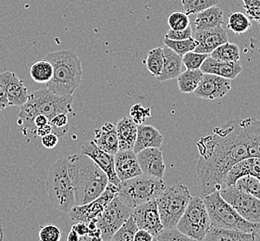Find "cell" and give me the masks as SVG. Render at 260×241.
<instances>
[{"instance_id": "60d3db41", "label": "cell", "mask_w": 260, "mask_h": 241, "mask_svg": "<svg viewBox=\"0 0 260 241\" xmlns=\"http://www.w3.org/2000/svg\"><path fill=\"white\" fill-rule=\"evenodd\" d=\"M50 126H52V133L58 137L63 136L69 129V119L67 114H57L49 120Z\"/></svg>"}, {"instance_id": "816d5d0a", "label": "cell", "mask_w": 260, "mask_h": 241, "mask_svg": "<svg viewBox=\"0 0 260 241\" xmlns=\"http://www.w3.org/2000/svg\"><path fill=\"white\" fill-rule=\"evenodd\" d=\"M50 133H52V126H50V124H47L46 126H41V127H37V132H36L37 136H40V137Z\"/></svg>"}, {"instance_id": "4fadbf2b", "label": "cell", "mask_w": 260, "mask_h": 241, "mask_svg": "<svg viewBox=\"0 0 260 241\" xmlns=\"http://www.w3.org/2000/svg\"><path fill=\"white\" fill-rule=\"evenodd\" d=\"M133 216L137 227L149 232L154 237L164 230L156 199L136 207L133 210Z\"/></svg>"}, {"instance_id": "8fae6325", "label": "cell", "mask_w": 260, "mask_h": 241, "mask_svg": "<svg viewBox=\"0 0 260 241\" xmlns=\"http://www.w3.org/2000/svg\"><path fill=\"white\" fill-rule=\"evenodd\" d=\"M221 198L233 206L244 219L260 224V199L235 188L234 185L219 190Z\"/></svg>"}, {"instance_id": "9c48e42d", "label": "cell", "mask_w": 260, "mask_h": 241, "mask_svg": "<svg viewBox=\"0 0 260 241\" xmlns=\"http://www.w3.org/2000/svg\"><path fill=\"white\" fill-rule=\"evenodd\" d=\"M28 100L35 106L38 114L46 116L49 120L57 114L73 112V96H58L47 88L31 93Z\"/></svg>"}, {"instance_id": "6da1fadb", "label": "cell", "mask_w": 260, "mask_h": 241, "mask_svg": "<svg viewBox=\"0 0 260 241\" xmlns=\"http://www.w3.org/2000/svg\"><path fill=\"white\" fill-rule=\"evenodd\" d=\"M197 147L199 159L196 170L203 197L225 189L230 170L248 158L245 129L241 120H231L214 128L212 134L198 140Z\"/></svg>"}, {"instance_id": "f6af8a7d", "label": "cell", "mask_w": 260, "mask_h": 241, "mask_svg": "<svg viewBox=\"0 0 260 241\" xmlns=\"http://www.w3.org/2000/svg\"><path fill=\"white\" fill-rule=\"evenodd\" d=\"M249 19L260 22V0H242Z\"/></svg>"}, {"instance_id": "f1b7e54d", "label": "cell", "mask_w": 260, "mask_h": 241, "mask_svg": "<svg viewBox=\"0 0 260 241\" xmlns=\"http://www.w3.org/2000/svg\"><path fill=\"white\" fill-rule=\"evenodd\" d=\"M20 112L18 114V125L21 126V131L25 136H37V126H35V119L38 115L35 106L30 100L20 107Z\"/></svg>"}, {"instance_id": "ab89813d", "label": "cell", "mask_w": 260, "mask_h": 241, "mask_svg": "<svg viewBox=\"0 0 260 241\" xmlns=\"http://www.w3.org/2000/svg\"><path fill=\"white\" fill-rule=\"evenodd\" d=\"M208 54L190 51L182 56V64L186 70H198L202 66L205 59L208 58Z\"/></svg>"}, {"instance_id": "b9f144b4", "label": "cell", "mask_w": 260, "mask_h": 241, "mask_svg": "<svg viewBox=\"0 0 260 241\" xmlns=\"http://www.w3.org/2000/svg\"><path fill=\"white\" fill-rule=\"evenodd\" d=\"M130 117L137 126L144 125L146 119L151 117V109L143 107L140 103H136L131 107Z\"/></svg>"}, {"instance_id": "ac0fdd59", "label": "cell", "mask_w": 260, "mask_h": 241, "mask_svg": "<svg viewBox=\"0 0 260 241\" xmlns=\"http://www.w3.org/2000/svg\"><path fill=\"white\" fill-rule=\"evenodd\" d=\"M194 39L198 41V47L193 51L210 55L215 48L228 42V35L222 25L204 31H196Z\"/></svg>"}, {"instance_id": "7dc6e473", "label": "cell", "mask_w": 260, "mask_h": 241, "mask_svg": "<svg viewBox=\"0 0 260 241\" xmlns=\"http://www.w3.org/2000/svg\"><path fill=\"white\" fill-rule=\"evenodd\" d=\"M41 138L43 146L47 148H53L56 147L58 143V136L53 133L42 136Z\"/></svg>"}, {"instance_id": "7402d4cb", "label": "cell", "mask_w": 260, "mask_h": 241, "mask_svg": "<svg viewBox=\"0 0 260 241\" xmlns=\"http://www.w3.org/2000/svg\"><path fill=\"white\" fill-rule=\"evenodd\" d=\"M244 175H252L256 178H260L259 158H245L239 163H236L227 174L225 186H233L237 179Z\"/></svg>"}, {"instance_id": "d6a6232c", "label": "cell", "mask_w": 260, "mask_h": 241, "mask_svg": "<svg viewBox=\"0 0 260 241\" xmlns=\"http://www.w3.org/2000/svg\"><path fill=\"white\" fill-rule=\"evenodd\" d=\"M251 26H252V23L248 16L243 12L235 11V12H232L228 16L227 27L235 35L245 34L249 30Z\"/></svg>"}, {"instance_id": "681fc988", "label": "cell", "mask_w": 260, "mask_h": 241, "mask_svg": "<svg viewBox=\"0 0 260 241\" xmlns=\"http://www.w3.org/2000/svg\"><path fill=\"white\" fill-rule=\"evenodd\" d=\"M72 229L76 231L81 236H86L88 235L89 228L87 224L83 222H77L72 226Z\"/></svg>"}, {"instance_id": "44dd1931", "label": "cell", "mask_w": 260, "mask_h": 241, "mask_svg": "<svg viewBox=\"0 0 260 241\" xmlns=\"http://www.w3.org/2000/svg\"><path fill=\"white\" fill-rule=\"evenodd\" d=\"M93 141L103 152L115 155L119 152V140L116 125L112 123H105L100 128L95 129Z\"/></svg>"}, {"instance_id": "8992f818", "label": "cell", "mask_w": 260, "mask_h": 241, "mask_svg": "<svg viewBox=\"0 0 260 241\" xmlns=\"http://www.w3.org/2000/svg\"><path fill=\"white\" fill-rule=\"evenodd\" d=\"M166 188L163 179L142 173L120 182L118 198L134 210L139 205L156 199Z\"/></svg>"}, {"instance_id": "6f0895ef", "label": "cell", "mask_w": 260, "mask_h": 241, "mask_svg": "<svg viewBox=\"0 0 260 241\" xmlns=\"http://www.w3.org/2000/svg\"><path fill=\"white\" fill-rule=\"evenodd\" d=\"M153 241H157V240H156V237H155V238H154V239H153Z\"/></svg>"}, {"instance_id": "ffe728a7", "label": "cell", "mask_w": 260, "mask_h": 241, "mask_svg": "<svg viewBox=\"0 0 260 241\" xmlns=\"http://www.w3.org/2000/svg\"><path fill=\"white\" fill-rule=\"evenodd\" d=\"M203 74H215L228 80H234L243 72L240 62H221L208 56L200 67Z\"/></svg>"}, {"instance_id": "74e56055", "label": "cell", "mask_w": 260, "mask_h": 241, "mask_svg": "<svg viewBox=\"0 0 260 241\" xmlns=\"http://www.w3.org/2000/svg\"><path fill=\"white\" fill-rule=\"evenodd\" d=\"M219 3V0H182V9L188 16L198 14Z\"/></svg>"}, {"instance_id": "9a60e30c", "label": "cell", "mask_w": 260, "mask_h": 241, "mask_svg": "<svg viewBox=\"0 0 260 241\" xmlns=\"http://www.w3.org/2000/svg\"><path fill=\"white\" fill-rule=\"evenodd\" d=\"M81 153L91 158L99 165V167L107 174L109 183L114 184L116 186L120 185V180L118 178L115 171L114 155L103 152L93 140H90L83 145Z\"/></svg>"}, {"instance_id": "603a6c76", "label": "cell", "mask_w": 260, "mask_h": 241, "mask_svg": "<svg viewBox=\"0 0 260 241\" xmlns=\"http://www.w3.org/2000/svg\"><path fill=\"white\" fill-rule=\"evenodd\" d=\"M164 137L156 128L152 126H137V136L134 147L136 153L148 147H161Z\"/></svg>"}, {"instance_id": "c3c4849f", "label": "cell", "mask_w": 260, "mask_h": 241, "mask_svg": "<svg viewBox=\"0 0 260 241\" xmlns=\"http://www.w3.org/2000/svg\"><path fill=\"white\" fill-rule=\"evenodd\" d=\"M155 237L151 235L149 232L143 229H139L136 231L134 237V241H153Z\"/></svg>"}, {"instance_id": "2e32d148", "label": "cell", "mask_w": 260, "mask_h": 241, "mask_svg": "<svg viewBox=\"0 0 260 241\" xmlns=\"http://www.w3.org/2000/svg\"><path fill=\"white\" fill-rule=\"evenodd\" d=\"M0 83L3 84L7 93L9 106H21L29 100V91L23 81L15 73L4 72L0 74Z\"/></svg>"}, {"instance_id": "d590c367", "label": "cell", "mask_w": 260, "mask_h": 241, "mask_svg": "<svg viewBox=\"0 0 260 241\" xmlns=\"http://www.w3.org/2000/svg\"><path fill=\"white\" fill-rule=\"evenodd\" d=\"M234 186L240 190L260 199V181L255 176L244 175L237 179Z\"/></svg>"}, {"instance_id": "ba28073f", "label": "cell", "mask_w": 260, "mask_h": 241, "mask_svg": "<svg viewBox=\"0 0 260 241\" xmlns=\"http://www.w3.org/2000/svg\"><path fill=\"white\" fill-rule=\"evenodd\" d=\"M211 227V221L203 199L198 196L192 197L176 228L189 237L202 241Z\"/></svg>"}, {"instance_id": "836d02e7", "label": "cell", "mask_w": 260, "mask_h": 241, "mask_svg": "<svg viewBox=\"0 0 260 241\" xmlns=\"http://www.w3.org/2000/svg\"><path fill=\"white\" fill-rule=\"evenodd\" d=\"M146 69L150 74L157 78L161 74L164 65V52L163 47H155L147 53L146 59Z\"/></svg>"}, {"instance_id": "d6986e66", "label": "cell", "mask_w": 260, "mask_h": 241, "mask_svg": "<svg viewBox=\"0 0 260 241\" xmlns=\"http://www.w3.org/2000/svg\"><path fill=\"white\" fill-rule=\"evenodd\" d=\"M115 171L120 182L142 174L137 156L133 149L119 150L114 155Z\"/></svg>"}, {"instance_id": "4dcf8cb0", "label": "cell", "mask_w": 260, "mask_h": 241, "mask_svg": "<svg viewBox=\"0 0 260 241\" xmlns=\"http://www.w3.org/2000/svg\"><path fill=\"white\" fill-rule=\"evenodd\" d=\"M210 57L221 62H240V48L236 44L224 43L210 53Z\"/></svg>"}, {"instance_id": "484cf974", "label": "cell", "mask_w": 260, "mask_h": 241, "mask_svg": "<svg viewBox=\"0 0 260 241\" xmlns=\"http://www.w3.org/2000/svg\"><path fill=\"white\" fill-rule=\"evenodd\" d=\"M241 120L245 129L248 157L260 159V120L255 118Z\"/></svg>"}, {"instance_id": "8d00e7d4", "label": "cell", "mask_w": 260, "mask_h": 241, "mask_svg": "<svg viewBox=\"0 0 260 241\" xmlns=\"http://www.w3.org/2000/svg\"><path fill=\"white\" fill-rule=\"evenodd\" d=\"M137 230L138 227L136 226V221L132 215L130 218L110 237V241H134L135 234Z\"/></svg>"}, {"instance_id": "52a82bcc", "label": "cell", "mask_w": 260, "mask_h": 241, "mask_svg": "<svg viewBox=\"0 0 260 241\" xmlns=\"http://www.w3.org/2000/svg\"><path fill=\"white\" fill-rule=\"evenodd\" d=\"M192 195L182 183L175 184L166 189L156 199L164 229L175 228L186 209Z\"/></svg>"}, {"instance_id": "db71d44e", "label": "cell", "mask_w": 260, "mask_h": 241, "mask_svg": "<svg viewBox=\"0 0 260 241\" xmlns=\"http://www.w3.org/2000/svg\"><path fill=\"white\" fill-rule=\"evenodd\" d=\"M67 239L68 241H82V236H80L76 231L72 229L69 232Z\"/></svg>"}, {"instance_id": "5bb4252c", "label": "cell", "mask_w": 260, "mask_h": 241, "mask_svg": "<svg viewBox=\"0 0 260 241\" xmlns=\"http://www.w3.org/2000/svg\"><path fill=\"white\" fill-rule=\"evenodd\" d=\"M232 90L231 82L228 79L215 74H204L194 95L199 99L214 100L222 99Z\"/></svg>"}, {"instance_id": "d4e9b609", "label": "cell", "mask_w": 260, "mask_h": 241, "mask_svg": "<svg viewBox=\"0 0 260 241\" xmlns=\"http://www.w3.org/2000/svg\"><path fill=\"white\" fill-rule=\"evenodd\" d=\"M202 241H260L257 233L211 227Z\"/></svg>"}, {"instance_id": "cb8c5ba5", "label": "cell", "mask_w": 260, "mask_h": 241, "mask_svg": "<svg viewBox=\"0 0 260 241\" xmlns=\"http://www.w3.org/2000/svg\"><path fill=\"white\" fill-rule=\"evenodd\" d=\"M119 150L134 149L137 136V125L131 117L125 116L116 125Z\"/></svg>"}, {"instance_id": "1f68e13d", "label": "cell", "mask_w": 260, "mask_h": 241, "mask_svg": "<svg viewBox=\"0 0 260 241\" xmlns=\"http://www.w3.org/2000/svg\"><path fill=\"white\" fill-rule=\"evenodd\" d=\"M30 75L31 79L40 84H47L53 76V67L51 63L42 59L34 63L31 66Z\"/></svg>"}, {"instance_id": "f907efd6", "label": "cell", "mask_w": 260, "mask_h": 241, "mask_svg": "<svg viewBox=\"0 0 260 241\" xmlns=\"http://www.w3.org/2000/svg\"><path fill=\"white\" fill-rule=\"evenodd\" d=\"M7 107H9V100L4 86L0 83V111L5 110Z\"/></svg>"}, {"instance_id": "7a4b0ae2", "label": "cell", "mask_w": 260, "mask_h": 241, "mask_svg": "<svg viewBox=\"0 0 260 241\" xmlns=\"http://www.w3.org/2000/svg\"><path fill=\"white\" fill-rule=\"evenodd\" d=\"M69 174L73 183L75 204L83 205L99 198L109 184L107 174L83 153L69 156Z\"/></svg>"}, {"instance_id": "3957f363", "label": "cell", "mask_w": 260, "mask_h": 241, "mask_svg": "<svg viewBox=\"0 0 260 241\" xmlns=\"http://www.w3.org/2000/svg\"><path fill=\"white\" fill-rule=\"evenodd\" d=\"M51 63L53 76L47 88L58 96H73L82 82V62L73 49L48 53L43 58Z\"/></svg>"}, {"instance_id": "ee69618b", "label": "cell", "mask_w": 260, "mask_h": 241, "mask_svg": "<svg viewBox=\"0 0 260 241\" xmlns=\"http://www.w3.org/2000/svg\"><path fill=\"white\" fill-rule=\"evenodd\" d=\"M40 241H60L61 231L54 225L42 226L39 230Z\"/></svg>"}, {"instance_id": "83f0119b", "label": "cell", "mask_w": 260, "mask_h": 241, "mask_svg": "<svg viewBox=\"0 0 260 241\" xmlns=\"http://www.w3.org/2000/svg\"><path fill=\"white\" fill-rule=\"evenodd\" d=\"M223 23V11L220 8L214 6L198 13L194 21V27L196 31H204L222 26Z\"/></svg>"}, {"instance_id": "9f6ffc18", "label": "cell", "mask_w": 260, "mask_h": 241, "mask_svg": "<svg viewBox=\"0 0 260 241\" xmlns=\"http://www.w3.org/2000/svg\"><path fill=\"white\" fill-rule=\"evenodd\" d=\"M258 25H259V26H260V22H258ZM258 53H259V55H260V47H259V48H258Z\"/></svg>"}, {"instance_id": "f5cc1de1", "label": "cell", "mask_w": 260, "mask_h": 241, "mask_svg": "<svg viewBox=\"0 0 260 241\" xmlns=\"http://www.w3.org/2000/svg\"><path fill=\"white\" fill-rule=\"evenodd\" d=\"M47 124H49V120L45 115L38 114L35 119V126H37V127L46 126Z\"/></svg>"}, {"instance_id": "4316f807", "label": "cell", "mask_w": 260, "mask_h": 241, "mask_svg": "<svg viewBox=\"0 0 260 241\" xmlns=\"http://www.w3.org/2000/svg\"><path fill=\"white\" fill-rule=\"evenodd\" d=\"M164 65L162 69L161 74L157 79L160 82H167L172 79H177L178 76L182 73V57L178 55L171 48L164 46Z\"/></svg>"}, {"instance_id": "11a10c76", "label": "cell", "mask_w": 260, "mask_h": 241, "mask_svg": "<svg viewBox=\"0 0 260 241\" xmlns=\"http://www.w3.org/2000/svg\"><path fill=\"white\" fill-rule=\"evenodd\" d=\"M0 241H4V230H3V225L0 220Z\"/></svg>"}, {"instance_id": "bcb514c9", "label": "cell", "mask_w": 260, "mask_h": 241, "mask_svg": "<svg viewBox=\"0 0 260 241\" xmlns=\"http://www.w3.org/2000/svg\"><path fill=\"white\" fill-rule=\"evenodd\" d=\"M192 36V27L189 26L185 30L182 31H173V30H169L167 32L166 38L172 39V40H185L191 38Z\"/></svg>"}, {"instance_id": "7c38bea8", "label": "cell", "mask_w": 260, "mask_h": 241, "mask_svg": "<svg viewBox=\"0 0 260 241\" xmlns=\"http://www.w3.org/2000/svg\"><path fill=\"white\" fill-rule=\"evenodd\" d=\"M119 193V186L109 183L106 187L103 193L99 198L90 201L86 204L75 205L72 210L69 212L70 218L74 222H83L88 224L94 220L102 214L106 206L110 203L112 199L116 198Z\"/></svg>"}, {"instance_id": "5b68a950", "label": "cell", "mask_w": 260, "mask_h": 241, "mask_svg": "<svg viewBox=\"0 0 260 241\" xmlns=\"http://www.w3.org/2000/svg\"><path fill=\"white\" fill-rule=\"evenodd\" d=\"M212 227L242 231L247 233H258L260 224L250 223L244 219L233 206L225 201L219 191L204 197Z\"/></svg>"}, {"instance_id": "30bf717a", "label": "cell", "mask_w": 260, "mask_h": 241, "mask_svg": "<svg viewBox=\"0 0 260 241\" xmlns=\"http://www.w3.org/2000/svg\"><path fill=\"white\" fill-rule=\"evenodd\" d=\"M133 215V209L125 205L118 196L106 206L102 214L95 219L96 226L101 231L103 240H109L115 232Z\"/></svg>"}, {"instance_id": "7bdbcfd3", "label": "cell", "mask_w": 260, "mask_h": 241, "mask_svg": "<svg viewBox=\"0 0 260 241\" xmlns=\"http://www.w3.org/2000/svg\"><path fill=\"white\" fill-rule=\"evenodd\" d=\"M156 238L157 241H198L182 234L176 227L164 229L158 236H156Z\"/></svg>"}, {"instance_id": "f35d334b", "label": "cell", "mask_w": 260, "mask_h": 241, "mask_svg": "<svg viewBox=\"0 0 260 241\" xmlns=\"http://www.w3.org/2000/svg\"><path fill=\"white\" fill-rule=\"evenodd\" d=\"M168 24L171 30L173 31H182L191 26L189 16L181 11L173 12L168 18Z\"/></svg>"}, {"instance_id": "277c9868", "label": "cell", "mask_w": 260, "mask_h": 241, "mask_svg": "<svg viewBox=\"0 0 260 241\" xmlns=\"http://www.w3.org/2000/svg\"><path fill=\"white\" fill-rule=\"evenodd\" d=\"M46 189L49 202L57 210L69 214L76 205L67 158H60L53 163L47 174Z\"/></svg>"}, {"instance_id": "e0dca14e", "label": "cell", "mask_w": 260, "mask_h": 241, "mask_svg": "<svg viewBox=\"0 0 260 241\" xmlns=\"http://www.w3.org/2000/svg\"><path fill=\"white\" fill-rule=\"evenodd\" d=\"M141 171L144 174L162 179L166 166L160 148L148 147L136 153Z\"/></svg>"}, {"instance_id": "f546056e", "label": "cell", "mask_w": 260, "mask_h": 241, "mask_svg": "<svg viewBox=\"0 0 260 241\" xmlns=\"http://www.w3.org/2000/svg\"><path fill=\"white\" fill-rule=\"evenodd\" d=\"M203 74L200 69L186 70L181 73L177 77L178 88L184 94L193 93L203 77Z\"/></svg>"}, {"instance_id": "e575fe53", "label": "cell", "mask_w": 260, "mask_h": 241, "mask_svg": "<svg viewBox=\"0 0 260 241\" xmlns=\"http://www.w3.org/2000/svg\"><path fill=\"white\" fill-rule=\"evenodd\" d=\"M163 43H164V46L171 48L181 57L187 52L193 51L196 47H198V41L192 37L185 40H172L164 37Z\"/></svg>"}, {"instance_id": "680465c9", "label": "cell", "mask_w": 260, "mask_h": 241, "mask_svg": "<svg viewBox=\"0 0 260 241\" xmlns=\"http://www.w3.org/2000/svg\"><path fill=\"white\" fill-rule=\"evenodd\" d=\"M259 181H260V178H259Z\"/></svg>"}]
</instances>
